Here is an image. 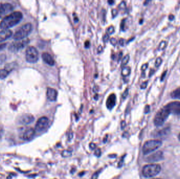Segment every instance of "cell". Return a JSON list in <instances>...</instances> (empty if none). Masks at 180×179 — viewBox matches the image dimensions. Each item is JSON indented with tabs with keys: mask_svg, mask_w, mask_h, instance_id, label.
<instances>
[{
	"mask_svg": "<svg viewBox=\"0 0 180 179\" xmlns=\"http://www.w3.org/2000/svg\"><path fill=\"white\" fill-rule=\"evenodd\" d=\"M23 18V14L19 11L14 12L3 18L0 23V28L8 30L18 24Z\"/></svg>",
	"mask_w": 180,
	"mask_h": 179,
	"instance_id": "obj_1",
	"label": "cell"
},
{
	"mask_svg": "<svg viewBox=\"0 0 180 179\" xmlns=\"http://www.w3.org/2000/svg\"><path fill=\"white\" fill-rule=\"evenodd\" d=\"M32 25L30 23L24 24L14 33L13 38L15 40H19L27 38L32 32Z\"/></svg>",
	"mask_w": 180,
	"mask_h": 179,
	"instance_id": "obj_2",
	"label": "cell"
},
{
	"mask_svg": "<svg viewBox=\"0 0 180 179\" xmlns=\"http://www.w3.org/2000/svg\"><path fill=\"white\" fill-rule=\"evenodd\" d=\"M170 114V112L166 106L161 109L154 118V123L156 126H162L166 121Z\"/></svg>",
	"mask_w": 180,
	"mask_h": 179,
	"instance_id": "obj_3",
	"label": "cell"
},
{
	"mask_svg": "<svg viewBox=\"0 0 180 179\" xmlns=\"http://www.w3.org/2000/svg\"><path fill=\"white\" fill-rule=\"evenodd\" d=\"M161 170V167L159 165L150 164L144 166L142 170V173L145 177H153L160 173Z\"/></svg>",
	"mask_w": 180,
	"mask_h": 179,
	"instance_id": "obj_4",
	"label": "cell"
},
{
	"mask_svg": "<svg viewBox=\"0 0 180 179\" xmlns=\"http://www.w3.org/2000/svg\"><path fill=\"white\" fill-rule=\"evenodd\" d=\"M162 142L158 140H152L146 141L143 147V152L147 155L158 149L162 145Z\"/></svg>",
	"mask_w": 180,
	"mask_h": 179,
	"instance_id": "obj_5",
	"label": "cell"
},
{
	"mask_svg": "<svg viewBox=\"0 0 180 179\" xmlns=\"http://www.w3.org/2000/svg\"><path fill=\"white\" fill-rule=\"evenodd\" d=\"M38 52L35 47L29 46L27 48L25 52V59L28 62L35 63L38 60Z\"/></svg>",
	"mask_w": 180,
	"mask_h": 179,
	"instance_id": "obj_6",
	"label": "cell"
},
{
	"mask_svg": "<svg viewBox=\"0 0 180 179\" xmlns=\"http://www.w3.org/2000/svg\"><path fill=\"white\" fill-rule=\"evenodd\" d=\"M30 42V39L28 38H24L22 40H16L10 45L9 50L12 52H17L27 46Z\"/></svg>",
	"mask_w": 180,
	"mask_h": 179,
	"instance_id": "obj_7",
	"label": "cell"
},
{
	"mask_svg": "<svg viewBox=\"0 0 180 179\" xmlns=\"http://www.w3.org/2000/svg\"><path fill=\"white\" fill-rule=\"evenodd\" d=\"M14 10L13 6L12 4L5 3L1 4L0 5V18H4L6 16L12 13Z\"/></svg>",
	"mask_w": 180,
	"mask_h": 179,
	"instance_id": "obj_8",
	"label": "cell"
},
{
	"mask_svg": "<svg viewBox=\"0 0 180 179\" xmlns=\"http://www.w3.org/2000/svg\"><path fill=\"white\" fill-rule=\"evenodd\" d=\"M48 123L49 120L47 117H41L36 122L35 130L38 131H43L48 126Z\"/></svg>",
	"mask_w": 180,
	"mask_h": 179,
	"instance_id": "obj_9",
	"label": "cell"
},
{
	"mask_svg": "<svg viewBox=\"0 0 180 179\" xmlns=\"http://www.w3.org/2000/svg\"><path fill=\"white\" fill-rule=\"evenodd\" d=\"M35 131L32 128H28L21 133V138L26 141H29L34 137Z\"/></svg>",
	"mask_w": 180,
	"mask_h": 179,
	"instance_id": "obj_10",
	"label": "cell"
},
{
	"mask_svg": "<svg viewBox=\"0 0 180 179\" xmlns=\"http://www.w3.org/2000/svg\"><path fill=\"white\" fill-rule=\"evenodd\" d=\"M166 107L170 111V113L176 115H180V102L174 101L171 102L166 105Z\"/></svg>",
	"mask_w": 180,
	"mask_h": 179,
	"instance_id": "obj_11",
	"label": "cell"
},
{
	"mask_svg": "<svg viewBox=\"0 0 180 179\" xmlns=\"http://www.w3.org/2000/svg\"><path fill=\"white\" fill-rule=\"evenodd\" d=\"M34 120V117L33 115L30 113H25L20 117L18 121L21 124L28 125L32 123Z\"/></svg>",
	"mask_w": 180,
	"mask_h": 179,
	"instance_id": "obj_12",
	"label": "cell"
},
{
	"mask_svg": "<svg viewBox=\"0 0 180 179\" xmlns=\"http://www.w3.org/2000/svg\"><path fill=\"white\" fill-rule=\"evenodd\" d=\"M46 96L49 101H54L57 99L58 92L55 89L48 87L46 91Z\"/></svg>",
	"mask_w": 180,
	"mask_h": 179,
	"instance_id": "obj_13",
	"label": "cell"
},
{
	"mask_svg": "<svg viewBox=\"0 0 180 179\" xmlns=\"http://www.w3.org/2000/svg\"><path fill=\"white\" fill-rule=\"evenodd\" d=\"M163 158V153L161 151H158L155 153L150 155L147 158V161L148 162H156L161 160Z\"/></svg>",
	"mask_w": 180,
	"mask_h": 179,
	"instance_id": "obj_14",
	"label": "cell"
},
{
	"mask_svg": "<svg viewBox=\"0 0 180 179\" xmlns=\"http://www.w3.org/2000/svg\"><path fill=\"white\" fill-rule=\"evenodd\" d=\"M116 104V96L114 94H112L108 96L106 101V107L108 109H112Z\"/></svg>",
	"mask_w": 180,
	"mask_h": 179,
	"instance_id": "obj_15",
	"label": "cell"
},
{
	"mask_svg": "<svg viewBox=\"0 0 180 179\" xmlns=\"http://www.w3.org/2000/svg\"><path fill=\"white\" fill-rule=\"evenodd\" d=\"M42 58L44 62L50 66H53L55 64L54 59L48 53H43L42 55Z\"/></svg>",
	"mask_w": 180,
	"mask_h": 179,
	"instance_id": "obj_16",
	"label": "cell"
},
{
	"mask_svg": "<svg viewBox=\"0 0 180 179\" xmlns=\"http://www.w3.org/2000/svg\"><path fill=\"white\" fill-rule=\"evenodd\" d=\"M12 31L10 30H3L0 31V42L6 40L12 36Z\"/></svg>",
	"mask_w": 180,
	"mask_h": 179,
	"instance_id": "obj_17",
	"label": "cell"
},
{
	"mask_svg": "<svg viewBox=\"0 0 180 179\" xmlns=\"http://www.w3.org/2000/svg\"><path fill=\"white\" fill-rule=\"evenodd\" d=\"M169 133L168 131V129H164L161 130H159L158 131H156V133H155V136H156L155 137H162L163 136H166V135L168 134V133Z\"/></svg>",
	"mask_w": 180,
	"mask_h": 179,
	"instance_id": "obj_18",
	"label": "cell"
},
{
	"mask_svg": "<svg viewBox=\"0 0 180 179\" xmlns=\"http://www.w3.org/2000/svg\"><path fill=\"white\" fill-rule=\"evenodd\" d=\"M171 96L173 98L180 99V88H178L173 91Z\"/></svg>",
	"mask_w": 180,
	"mask_h": 179,
	"instance_id": "obj_19",
	"label": "cell"
},
{
	"mask_svg": "<svg viewBox=\"0 0 180 179\" xmlns=\"http://www.w3.org/2000/svg\"><path fill=\"white\" fill-rule=\"evenodd\" d=\"M121 73H122L123 76H128L130 74V73H131V68H130V67L128 66L123 67Z\"/></svg>",
	"mask_w": 180,
	"mask_h": 179,
	"instance_id": "obj_20",
	"label": "cell"
},
{
	"mask_svg": "<svg viewBox=\"0 0 180 179\" xmlns=\"http://www.w3.org/2000/svg\"><path fill=\"white\" fill-rule=\"evenodd\" d=\"M9 74V72L5 69H0V79H3L7 77Z\"/></svg>",
	"mask_w": 180,
	"mask_h": 179,
	"instance_id": "obj_21",
	"label": "cell"
},
{
	"mask_svg": "<svg viewBox=\"0 0 180 179\" xmlns=\"http://www.w3.org/2000/svg\"><path fill=\"white\" fill-rule=\"evenodd\" d=\"M129 60H130V56H129V55H126L122 59L121 67H125V66L127 64V63L128 62Z\"/></svg>",
	"mask_w": 180,
	"mask_h": 179,
	"instance_id": "obj_22",
	"label": "cell"
},
{
	"mask_svg": "<svg viewBox=\"0 0 180 179\" xmlns=\"http://www.w3.org/2000/svg\"><path fill=\"white\" fill-rule=\"evenodd\" d=\"M107 31H108V34H113V33L114 32V31H115V30H114V26H109L108 29H107Z\"/></svg>",
	"mask_w": 180,
	"mask_h": 179,
	"instance_id": "obj_23",
	"label": "cell"
},
{
	"mask_svg": "<svg viewBox=\"0 0 180 179\" xmlns=\"http://www.w3.org/2000/svg\"><path fill=\"white\" fill-rule=\"evenodd\" d=\"M71 155V152L68 150H64L62 152V155L64 157H69Z\"/></svg>",
	"mask_w": 180,
	"mask_h": 179,
	"instance_id": "obj_24",
	"label": "cell"
},
{
	"mask_svg": "<svg viewBox=\"0 0 180 179\" xmlns=\"http://www.w3.org/2000/svg\"><path fill=\"white\" fill-rule=\"evenodd\" d=\"M165 46H166V42H165V41L162 42L159 45V49L161 50H163L165 47Z\"/></svg>",
	"mask_w": 180,
	"mask_h": 179,
	"instance_id": "obj_25",
	"label": "cell"
},
{
	"mask_svg": "<svg viewBox=\"0 0 180 179\" xmlns=\"http://www.w3.org/2000/svg\"><path fill=\"white\" fill-rule=\"evenodd\" d=\"M161 62H162V59L161 58L158 57V58L156 59V61H155V66H156V67H158L161 64Z\"/></svg>",
	"mask_w": 180,
	"mask_h": 179,
	"instance_id": "obj_26",
	"label": "cell"
},
{
	"mask_svg": "<svg viewBox=\"0 0 180 179\" xmlns=\"http://www.w3.org/2000/svg\"><path fill=\"white\" fill-rule=\"evenodd\" d=\"M109 38H110L109 35H108V33H106V34L104 35V36H103V40L104 42H108V40H109Z\"/></svg>",
	"mask_w": 180,
	"mask_h": 179,
	"instance_id": "obj_27",
	"label": "cell"
},
{
	"mask_svg": "<svg viewBox=\"0 0 180 179\" xmlns=\"http://www.w3.org/2000/svg\"><path fill=\"white\" fill-rule=\"evenodd\" d=\"M125 6H126V3H125V2L122 1V2L120 3L118 7H119V8H120V9H124V8H125Z\"/></svg>",
	"mask_w": 180,
	"mask_h": 179,
	"instance_id": "obj_28",
	"label": "cell"
},
{
	"mask_svg": "<svg viewBox=\"0 0 180 179\" xmlns=\"http://www.w3.org/2000/svg\"><path fill=\"white\" fill-rule=\"evenodd\" d=\"M101 151L100 149L98 148V149L95 150V155L98 157H100V155H101Z\"/></svg>",
	"mask_w": 180,
	"mask_h": 179,
	"instance_id": "obj_29",
	"label": "cell"
},
{
	"mask_svg": "<svg viewBox=\"0 0 180 179\" xmlns=\"http://www.w3.org/2000/svg\"><path fill=\"white\" fill-rule=\"evenodd\" d=\"M100 172L99 171H97L95 173L93 174V175H92V179H97L98 177V175H99Z\"/></svg>",
	"mask_w": 180,
	"mask_h": 179,
	"instance_id": "obj_30",
	"label": "cell"
},
{
	"mask_svg": "<svg viewBox=\"0 0 180 179\" xmlns=\"http://www.w3.org/2000/svg\"><path fill=\"white\" fill-rule=\"evenodd\" d=\"M111 44H112V45H116V43H117V40H116L115 38H114V37H112V38H111Z\"/></svg>",
	"mask_w": 180,
	"mask_h": 179,
	"instance_id": "obj_31",
	"label": "cell"
},
{
	"mask_svg": "<svg viewBox=\"0 0 180 179\" xmlns=\"http://www.w3.org/2000/svg\"><path fill=\"white\" fill-rule=\"evenodd\" d=\"M128 89H126L125 91H124V93L123 94V95H122V97H123V98H126L127 96L128 95Z\"/></svg>",
	"mask_w": 180,
	"mask_h": 179,
	"instance_id": "obj_32",
	"label": "cell"
},
{
	"mask_svg": "<svg viewBox=\"0 0 180 179\" xmlns=\"http://www.w3.org/2000/svg\"><path fill=\"white\" fill-rule=\"evenodd\" d=\"M112 12V15H113V17H115V16H116L117 15V14H118V10L116 9H113Z\"/></svg>",
	"mask_w": 180,
	"mask_h": 179,
	"instance_id": "obj_33",
	"label": "cell"
},
{
	"mask_svg": "<svg viewBox=\"0 0 180 179\" xmlns=\"http://www.w3.org/2000/svg\"><path fill=\"white\" fill-rule=\"evenodd\" d=\"M147 83H148V82H144V83H142V84L141 85V88H145L146 87V86H147Z\"/></svg>",
	"mask_w": 180,
	"mask_h": 179,
	"instance_id": "obj_34",
	"label": "cell"
},
{
	"mask_svg": "<svg viewBox=\"0 0 180 179\" xmlns=\"http://www.w3.org/2000/svg\"><path fill=\"white\" fill-rule=\"evenodd\" d=\"M150 111V106L148 105H146L145 107V113H148Z\"/></svg>",
	"mask_w": 180,
	"mask_h": 179,
	"instance_id": "obj_35",
	"label": "cell"
},
{
	"mask_svg": "<svg viewBox=\"0 0 180 179\" xmlns=\"http://www.w3.org/2000/svg\"><path fill=\"white\" fill-rule=\"evenodd\" d=\"M90 147L92 150H93V149H95V148H96V145H95V143H91L90 145Z\"/></svg>",
	"mask_w": 180,
	"mask_h": 179,
	"instance_id": "obj_36",
	"label": "cell"
},
{
	"mask_svg": "<svg viewBox=\"0 0 180 179\" xmlns=\"http://www.w3.org/2000/svg\"><path fill=\"white\" fill-rule=\"evenodd\" d=\"M6 46V43L5 44H0V50H2L3 49H4Z\"/></svg>",
	"mask_w": 180,
	"mask_h": 179,
	"instance_id": "obj_37",
	"label": "cell"
},
{
	"mask_svg": "<svg viewBox=\"0 0 180 179\" xmlns=\"http://www.w3.org/2000/svg\"><path fill=\"white\" fill-rule=\"evenodd\" d=\"M90 43L89 42V41L88 40H86L85 41V42L84 43V45H85V47H86V48H88L89 46H90Z\"/></svg>",
	"mask_w": 180,
	"mask_h": 179,
	"instance_id": "obj_38",
	"label": "cell"
},
{
	"mask_svg": "<svg viewBox=\"0 0 180 179\" xmlns=\"http://www.w3.org/2000/svg\"><path fill=\"white\" fill-rule=\"evenodd\" d=\"M147 67H148V64H147L143 65L142 67V71H145L146 69V68H147Z\"/></svg>",
	"mask_w": 180,
	"mask_h": 179,
	"instance_id": "obj_39",
	"label": "cell"
},
{
	"mask_svg": "<svg viewBox=\"0 0 180 179\" xmlns=\"http://www.w3.org/2000/svg\"><path fill=\"white\" fill-rule=\"evenodd\" d=\"M125 125H126V123H125V121H123L122 123H121V127H122V129H123V128H124L125 126Z\"/></svg>",
	"mask_w": 180,
	"mask_h": 179,
	"instance_id": "obj_40",
	"label": "cell"
},
{
	"mask_svg": "<svg viewBox=\"0 0 180 179\" xmlns=\"http://www.w3.org/2000/svg\"><path fill=\"white\" fill-rule=\"evenodd\" d=\"M102 50H103V47L100 45V46H98V53H101L102 52Z\"/></svg>",
	"mask_w": 180,
	"mask_h": 179,
	"instance_id": "obj_41",
	"label": "cell"
},
{
	"mask_svg": "<svg viewBox=\"0 0 180 179\" xmlns=\"http://www.w3.org/2000/svg\"><path fill=\"white\" fill-rule=\"evenodd\" d=\"M119 43H120V44L121 45H122V46L123 45V44H124V40L122 39V38L120 39V40H119Z\"/></svg>",
	"mask_w": 180,
	"mask_h": 179,
	"instance_id": "obj_42",
	"label": "cell"
},
{
	"mask_svg": "<svg viewBox=\"0 0 180 179\" xmlns=\"http://www.w3.org/2000/svg\"><path fill=\"white\" fill-rule=\"evenodd\" d=\"M169 17H170L169 18H170V20H172V19H173V18H174V16H173V15H170Z\"/></svg>",
	"mask_w": 180,
	"mask_h": 179,
	"instance_id": "obj_43",
	"label": "cell"
},
{
	"mask_svg": "<svg viewBox=\"0 0 180 179\" xmlns=\"http://www.w3.org/2000/svg\"><path fill=\"white\" fill-rule=\"evenodd\" d=\"M108 2L110 4H111L113 3H114V1H108Z\"/></svg>",
	"mask_w": 180,
	"mask_h": 179,
	"instance_id": "obj_44",
	"label": "cell"
},
{
	"mask_svg": "<svg viewBox=\"0 0 180 179\" xmlns=\"http://www.w3.org/2000/svg\"><path fill=\"white\" fill-rule=\"evenodd\" d=\"M178 139H179V140H180V134H179V135H178Z\"/></svg>",
	"mask_w": 180,
	"mask_h": 179,
	"instance_id": "obj_45",
	"label": "cell"
},
{
	"mask_svg": "<svg viewBox=\"0 0 180 179\" xmlns=\"http://www.w3.org/2000/svg\"></svg>",
	"mask_w": 180,
	"mask_h": 179,
	"instance_id": "obj_46",
	"label": "cell"
}]
</instances>
